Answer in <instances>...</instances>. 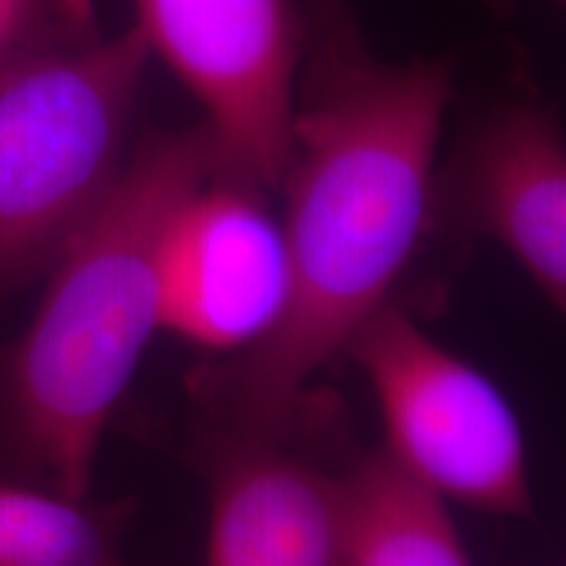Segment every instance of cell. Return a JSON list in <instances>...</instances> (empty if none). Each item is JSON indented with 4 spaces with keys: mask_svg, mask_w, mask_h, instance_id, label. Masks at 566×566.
I'll return each instance as SVG.
<instances>
[{
    "mask_svg": "<svg viewBox=\"0 0 566 566\" xmlns=\"http://www.w3.org/2000/svg\"><path fill=\"white\" fill-rule=\"evenodd\" d=\"M313 3L315 24H328L342 17H349V3L346 0H310Z\"/></svg>",
    "mask_w": 566,
    "mask_h": 566,
    "instance_id": "cell-12",
    "label": "cell"
},
{
    "mask_svg": "<svg viewBox=\"0 0 566 566\" xmlns=\"http://www.w3.org/2000/svg\"><path fill=\"white\" fill-rule=\"evenodd\" d=\"M313 42L281 187L286 302L263 338L197 380L237 433L281 436L304 386L388 302L433 210L451 61L375 59L352 17L315 24Z\"/></svg>",
    "mask_w": 566,
    "mask_h": 566,
    "instance_id": "cell-1",
    "label": "cell"
},
{
    "mask_svg": "<svg viewBox=\"0 0 566 566\" xmlns=\"http://www.w3.org/2000/svg\"><path fill=\"white\" fill-rule=\"evenodd\" d=\"M454 200L462 221L499 242L541 289L566 304V147L554 111L509 103L467 139Z\"/></svg>",
    "mask_w": 566,
    "mask_h": 566,
    "instance_id": "cell-7",
    "label": "cell"
},
{
    "mask_svg": "<svg viewBox=\"0 0 566 566\" xmlns=\"http://www.w3.org/2000/svg\"><path fill=\"white\" fill-rule=\"evenodd\" d=\"M132 27L202 105L223 174L281 192L307 42L292 0H134Z\"/></svg>",
    "mask_w": 566,
    "mask_h": 566,
    "instance_id": "cell-5",
    "label": "cell"
},
{
    "mask_svg": "<svg viewBox=\"0 0 566 566\" xmlns=\"http://www.w3.org/2000/svg\"><path fill=\"white\" fill-rule=\"evenodd\" d=\"M338 478L237 433L210 485L208 566H336Z\"/></svg>",
    "mask_w": 566,
    "mask_h": 566,
    "instance_id": "cell-8",
    "label": "cell"
},
{
    "mask_svg": "<svg viewBox=\"0 0 566 566\" xmlns=\"http://www.w3.org/2000/svg\"><path fill=\"white\" fill-rule=\"evenodd\" d=\"M147 63L129 27L0 71V296L51 271L116 187Z\"/></svg>",
    "mask_w": 566,
    "mask_h": 566,
    "instance_id": "cell-3",
    "label": "cell"
},
{
    "mask_svg": "<svg viewBox=\"0 0 566 566\" xmlns=\"http://www.w3.org/2000/svg\"><path fill=\"white\" fill-rule=\"evenodd\" d=\"M344 354L370 384L386 454L446 501L488 514L533 512L520 417L488 375L380 304Z\"/></svg>",
    "mask_w": 566,
    "mask_h": 566,
    "instance_id": "cell-4",
    "label": "cell"
},
{
    "mask_svg": "<svg viewBox=\"0 0 566 566\" xmlns=\"http://www.w3.org/2000/svg\"><path fill=\"white\" fill-rule=\"evenodd\" d=\"M118 506L0 478V566H132Z\"/></svg>",
    "mask_w": 566,
    "mask_h": 566,
    "instance_id": "cell-10",
    "label": "cell"
},
{
    "mask_svg": "<svg viewBox=\"0 0 566 566\" xmlns=\"http://www.w3.org/2000/svg\"><path fill=\"white\" fill-rule=\"evenodd\" d=\"M336 566H472L449 501L386 451L338 478Z\"/></svg>",
    "mask_w": 566,
    "mask_h": 566,
    "instance_id": "cell-9",
    "label": "cell"
},
{
    "mask_svg": "<svg viewBox=\"0 0 566 566\" xmlns=\"http://www.w3.org/2000/svg\"><path fill=\"white\" fill-rule=\"evenodd\" d=\"M223 174L205 124L132 145L116 187L48 271L32 323L0 349V464L87 499L103 433L158 334V250L184 197Z\"/></svg>",
    "mask_w": 566,
    "mask_h": 566,
    "instance_id": "cell-2",
    "label": "cell"
},
{
    "mask_svg": "<svg viewBox=\"0 0 566 566\" xmlns=\"http://www.w3.org/2000/svg\"><path fill=\"white\" fill-rule=\"evenodd\" d=\"M265 195L216 174L176 205L158 250L160 331L239 354L279 321L289 260Z\"/></svg>",
    "mask_w": 566,
    "mask_h": 566,
    "instance_id": "cell-6",
    "label": "cell"
},
{
    "mask_svg": "<svg viewBox=\"0 0 566 566\" xmlns=\"http://www.w3.org/2000/svg\"><path fill=\"white\" fill-rule=\"evenodd\" d=\"M101 34L92 0H0V71Z\"/></svg>",
    "mask_w": 566,
    "mask_h": 566,
    "instance_id": "cell-11",
    "label": "cell"
}]
</instances>
